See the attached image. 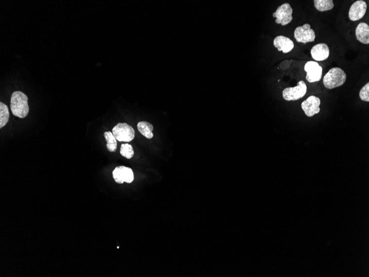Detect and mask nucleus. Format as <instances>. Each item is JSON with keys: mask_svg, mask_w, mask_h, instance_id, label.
Returning <instances> with one entry per match:
<instances>
[{"mask_svg": "<svg viewBox=\"0 0 369 277\" xmlns=\"http://www.w3.org/2000/svg\"><path fill=\"white\" fill-rule=\"evenodd\" d=\"M104 137L107 142V148L111 152H114L117 149V140L114 137L112 132L110 131L104 133Z\"/></svg>", "mask_w": 369, "mask_h": 277, "instance_id": "17", "label": "nucleus"}, {"mask_svg": "<svg viewBox=\"0 0 369 277\" xmlns=\"http://www.w3.org/2000/svg\"><path fill=\"white\" fill-rule=\"evenodd\" d=\"M113 177L118 184H123L124 182L131 183L134 180V175L132 169L125 166H120L114 169Z\"/></svg>", "mask_w": 369, "mask_h": 277, "instance_id": "8", "label": "nucleus"}, {"mask_svg": "<svg viewBox=\"0 0 369 277\" xmlns=\"http://www.w3.org/2000/svg\"><path fill=\"white\" fill-rule=\"evenodd\" d=\"M304 69L307 73L305 78L309 82L319 81L322 78L323 69L317 62H308L305 65Z\"/></svg>", "mask_w": 369, "mask_h": 277, "instance_id": "7", "label": "nucleus"}, {"mask_svg": "<svg viewBox=\"0 0 369 277\" xmlns=\"http://www.w3.org/2000/svg\"><path fill=\"white\" fill-rule=\"evenodd\" d=\"M359 97L361 100L366 102L369 101V82H368L367 84L360 90Z\"/></svg>", "mask_w": 369, "mask_h": 277, "instance_id": "19", "label": "nucleus"}, {"mask_svg": "<svg viewBox=\"0 0 369 277\" xmlns=\"http://www.w3.org/2000/svg\"><path fill=\"white\" fill-rule=\"evenodd\" d=\"M347 80V75L342 69L333 68L329 70L323 78L326 88L332 89L343 85Z\"/></svg>", "mask_w": 369, "mask_h": 277, "instance_id": "2", "label": "nucleus"}, {"mask_svg": "<svg viewBox=\"0 0 369 277\" xmlns=\"http://www.w3.org/2000/svg\"><path fill=\"white\" fill-rule=\"evenodd\" d=\"M312 57L316 61L326 60L330 54L328 46L325 43H320L312 47L311 51Z\"/></svg>", "mask_w": 369, "mask_h": 277, "instance_id": "11", "label": "nucleus"}, {"mask_svg": "<svg viewBox=\"0 0 369 277\" xmlns=\"http://www.w3.org/2000/svg\"><path fill=\"white\" fill-rule=\"evenodd\" d=\"M294 36L297 42L306 44L308 42H314L316 34L311 25L306 23L303 26L297 27L295 29Z\"/></svg>", "mask_w": 369, "mask_h": 277, "instance_id": "6", "label": "nucleus"}, {"mask_svg": "<svg viewBox=\"0 0 369 277\" xmlns=\"http://www.w3.org/2000/svg\"><path fill=\"white\" fill-rule=\"evenodd\" d=\"M120 153L123 157L128 158V159H130L134 155L132 146L128 144H122L121 147Z\"/></svg>", "mask_w": 369, "mask_h": 277, "instance_id": "18", "label": "nucleus"}, {"mask_svg": "<svg viewBox=\"0 0 369 277\" xmlns=\"http://www.w3.org/2000/svg\"><path fill=\"white\" fill-rule=\"evenodd\" d=\"M112 133L116 139L120 142H129L135 137L134 130L132 126L126 123H119L112 130Z\"/></svg>", "mask_w": 369, "mask_h": 277, "instance_id": "3", "label": "nucleus"}, {"mask_svg": "<svg viewBox=\"0 0 369 277\" xmlns=\"http://www.w3.org/2000/svg\"><path fill=\"white\" fill-rule=\"evenodd\" d=\"M316 9L321 12L331 10L335 5L333 0H315Z\"/></svg>", "mask_w": 369, "mask_h": 277, "instance_id": "15", "label": "nucleus"}, {"mask_svg": "<svg viewBox=\"0 0 369 277\" xmlns=\"http://www.w3.org/2000/svg\"><path fill=\"white\" fill-rule=\"evenodd\" d=\"M292 13L293 10L291 5L288 3H285L277 8L275 13L273 14V16L276 18L275 22L277 24L284 26L292 21Z\"/></svg>", "mask_w": 369, "mask_h": 277, "instance_id": "4", "label": "nucleus"}, {"mask_svg": "<svg viewBox=\"0 0 369 277\" xmlns=\"http://www.w3.org/2000/svg\"><path fill=\"white\" fill-rule=\"evenodd\" d=\"M137 128L139 132L148 139H151L153 137V126L149 122L146 121L140 122L137 125Z\"/></svg>", "mask_w": 369, "mask_h": 277, "instance_id": "14", "label": "nucleus"}, {"mask_svg": "<svg viewBox=\"0 0 369 277\" xmlns=\"http://www.w3.org/2000/svg\"><path fill=\"white\" fill-rule=\"evenodd\" d=\"M273 45L279 51L288 53L294 48V43L290 39L283 35L276 37L273 40Z\"/></svg>", "mask_w": 369, "mask_h": 277, "instance_id": "12", "label": "nucleus"}, {"mask_svg": "<svg viewBox=\"0 0 369 277\" xmlns=\"http://www.w3.org/2000/svg\"><path fill=\"white\" fill-rule=\"evenodd\" d=\"M356 39L364 45L369 44V26L366 23H359L355 30Z\"/></svg>", "mask_w": 369, "mask_h": 277, "instance_id": "13", "label": "nucleus"}, {"mask_svg": "<svg viewBox=\"0 0 369 277\" xmlns=\"http://www.w3.org/2000/svg\"><path fill=\"white\" fill-rule=\"evenodd\" d=\"M28 98L25 94L16 91L12 94L10 108L14 115L19 118H25L29 113V106L28 104Z\"/></svg>", "mask_w": 369, "mask_h": 277, "instance_id": "1", "label": "nucleus"}, {"mask_svg": "<svg viewBox=\"0 0 369 277\" xmlns=\"http://www.w3.org/2000/svg\"><path fill=\"white\" fill-rule=\"evenodd\" d=\"M307 87L304 81H300L293 88H288L283 90V97L287 101H296L303 98L306 94Z\"/></svg>", "mask_w": 369, "mask_h": 277, "instance_id": "5", "label": "nucleus"}, {"mask_svg": "<svg viewBox=\"0 0 369 277\" xmlns=\"http://www.w3.org/2000/svg\"><path fill=\"white\" fill-rule=\"evenodd\" d=\"M321 100L315 96H310L301 104L304 113L308 117H313L320 112Z\"/></svg>", "mask_w": 369, "mask_h": 277, "instance_id": "9", "label": "nucleus"}, {"mask_svg": "<svg viewBox=\"0 0 369 277\" xmlns=\"http://www.w3.org/2000/svg\"><path fill=\"white\" fill-rule=\"evenodd\" d=\"M10 113L6 105L0 102V128H3L9 122Z\"/></svg>", "mask_w": 369, "mask_h": 277, "instance_id": "16", "label": "nucleus"}, {"mask_svg": "<svg viewBox=\"0 0 369 277\" xmlns=\"http://www.w3.org/2000/svg\"><path fill=\"white\" fill-rule=\"evenodd\" d=\"M367 4L363 0H358L351 6L349 11V17L352 21H359L366 15Z\"/></svg>", "mask_w": 369, "mask_h": 277, "instance_id": "10", "label": "nucleus"}]
</instances>
